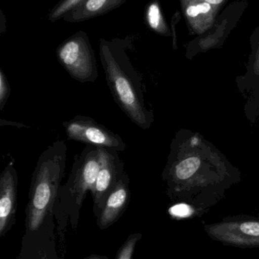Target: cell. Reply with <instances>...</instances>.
I'll use <instances>...</instances> for the list:
<instances>
[{
    "label": "cell",
    "instance_id": "6da1fadb",
    "mask_svg": "<svg viewBox=\"0 0 259 259\" xmlns=\"http://www.w3.org/2000/svg\"><path fill=\"white\" fill-rule=\"evenodd\" d=\"M240 179V170L200 134L175 133L161 174L169 197L199 212L221 200Z\"/></svg>",
    "mask_w": 259,
    "mask_h": 259
},
{
    "label": "cell",
    "instance_id": "7a4b0ae2",
    "mask_svg": "<svg viewBox=\"0 0 259 259\" xmlns=\"http://www.w3.org/2000/svg\"><path fill=\"white\" fill-rule=\"evenodd\" d=\"M127 39H100V56L108 86L116 104L127 118L143 130L155 121L154 112L145 100L143 75L134 68L127 54Z\"/></svg>",
    "mask_w": 259,
    "mask_h": 259
},
{
    "label": "cell",
    "instance_id": "3957f363",
    "mask_svg": "<svg viewBox=\"0 0 259 259\" xmlns=\"http://www.w3.org/2000/svg\"><path fill=\"white\" fill-rule=\"evenodd\" d=\"M67 145L53 142L41 154L32 175L25 209V229L36 231L53 215L59 187L66 167Z\"/></svg>",
    "mask_w": 259,
    "mask_h": 259
},
{
    "label": "cell",
    "instance_id": "277c9868",
    "mask_svg": "<svg viewBox=\"0 0 259 259\" xmlns=\"http://www.w3.org/2000/svg\"><path fill=\"white\" fill-rule=\"evenodd\" d=\"M100 164V147L87 145L80 153L74 156L69 177L66 183L59 187L54 209H80L88 192L93 191Z\"/></svg>",
    "mask_w": 259,
    "mask_h": 259
},
{
    "label": "cell",
    "instance_id": "5b68a950",
    "mask_svg": "<svg viewBox=\"0 0 259 259\" xmlns=\"http://www.w3.org/2000/svg\"><path fill=\"white\" fill-rule=\"evenodd\" d=\"M59 63L71 77L81 83H93L99 76L95 52L83 30L64 40L56 49Z\"/></svg>",
    "mask_w": 259,
    "mask_h": 259
},
{
    "label": "cell",
    "instance_id": "8992f818",
    "mask_svg": "<svg viewBox=\"0 0 259 259\" xmlns=\"http://www.w3.org/2000/svg\"><path fill=\"white\" fill-rule=\"evenodd\" d=\"M248 6V0H237L228 5L219 14L214 25L207 33L198 36L187 44L186 57L191 60L199 53L222 47L238 24Z\"/></svg>",
    "mask_w": 259,
    "mask_h": 259
},
{
    "label": "cell",
    "instance_id": "52a82bcc",
    "mask_svg": "<svg viewBox=\"0 0 259 259\" xmlns=\"http://www.w3.org/2000/svg\"><path fill=\"white\" fill-rule=\"evenodd\" d=\"M212 240L227 246L259 248V218L237 216L204 227Z\"/></svg>",
    "mask_w": 259,
    "mask_h": 259
},
{
    "label": "cell",
    "instance_id": "ba28073f",
    "mask_svg": "<svg viewBox=\"0 0 259 259\" xmlns=\"http://www.w3.org/2000/svg\"><path fill=\"white\" fill-rule=\"evenodd\" d=\"M69 140L97 147L109 148L118 152L125 150L126 143L121 137L94 118L77 115L63 123Z\"/></svg>",
    "mask_w": 259,
    "mask_h": 259
},
{
    "label": "cell",
    "instance_id": "9c48e42d",
    "mask_svg": "<svg viewBox=\"0 0 259 259\" xmlns=\"http://www.w3.org/2000/svg\"><path fill=\"white\" fill-rule=\"evenodd\" d=\"M100 149L101 164L91 192L94 209L97 214L101 211L108 196L126 173L124 161L120 158L118 151L109 148L100 147Z\"/></svg>",
    "mask_w": 259,
    "mask_h": 259
},
{
    "label": "cell",
    "instance_id": "30bf717a",
    "mask_svg": "<svg viewBox=\"0 0 259 259\" xmlns=\"http://www.w3.org/2000/svg\"><path fill=\"white\" fill-rule=\"evenodd\" d=\"M189 33L201 36L214 25L228 0H178Z\"/></svg>",
    "mask_w": 259,
    "mask_h": 259
},
{
    "label": "cell",
    "instance_id": "8fae6325",
    "mask_svg": "<svg viewBox=\"0 0 259 259\" xmlns=\"http://www.w3.org/2000/svg\"><path fill=\"white\" fill-rule=\"evenodd\" d=\"M18 185V172L13 164H8L0 173V239L15 223Z\"/></svg>",
    "mask_w": 259,
    "mask_h": 259
},
{
    "label": "cell",
    "instance_id": "7c38bea8",
    "mask_svg": "<svg viewBox=\"0 0 259 259\" xmlns=\"http://www.w3.org/2000/svg\"><path fill=\"white\" fill-rule=\"evenodd\" d=\"M130 181L128 175L124 174L108 196L98 214L97 224L101 229H106L113 225L127 208L131 199Z\"/></svg>",
    "mask_w": 259,
    "mask_h": 259
},
{
    "label": "cell",
    "instance_id": "4fadbf2b",
    "mask_svg": "<svg viewBox=\"0 0 259 259\" xmlns=\"http://www.w3.org/2000/svg\"><path fill=\"white\" fill-rule=\"evenodd\" d=\"M127 0H83L62 19L68 23H79L106 15L121 7Z\"/></svg>",
    "mask_w": 259,
    "mask_h": 259
},
{
    "label": "cell",
    "instance_id": "5bb4252c",
    "mask_svg": "<svg viewBox=\"0 0 259 259\" xmlns=\"http://www.w3.org/2000/svg\"><path fill=\"white\" fill-rule=\"evenodd\" d=\"M44 223L36 231L25 230L17 259H52L44 240Z\"/></svg>",
    "mask_w": 259,
    "mask_h": 259
},
{
    "label": "cell",
    "instance_id": "9a60e30c",
    "mask_svg": "<svg viewBox=\"0 0 259 259\" xmlns=\"http://www.w3.org/2000/svg\"><path fill=\"white\" fill-rule=\"evenodd\" d=\"M145 21L152 31L160 36H171L170 27L164 18L158 0H151L145 9Z\"/></svg>",
    "mask_w": 259,
    "mask_h": 259
},
{
    "label": "cell",
    "instance_id": "2e32d148",
    "mask_svg": "<svg viewBox=\"0 0 259 259\" xmlns=\"http://www.w3.org/2000/svg\"><path fill=\"white\" fill-rule=\"evenodd\" d=\"M83 1V0H60L49 13V21L56 22L58 20L62 19L65 14L72 10Z\"/></svg>",
    "mask_w": 259,
    "mask_h": 259
},
{
    "label": "cell",
    "instance_id": "e0dca14e",
    "mask_svg": "<svg viewBox=\"0 0 259 259\" xmlns=\"http://www.w3.org/2000/svg\"><path fill=\"white\" fill-rule=\"evenodd\" d=\"M141 238L142 234L139 233L131 234L118 251L115 259H132L136 246Z\"/></svg>",
    "mask_w": 259,
    "mask_h": 259
},
{
    "label": "cell",
    "instance_id": "ac0fdd59",
    "mask_svg": "<svg viewBox=\"0 0 259 259\" xmlns=\"http://www.w3.org/2000/svg\"><path fill=\"white\" fill-rule=\"evenodd\" d=\"M11 94V88L7 77L0 68V112L3 111Z\"/></svg>",
    "mask_w": 259,
    "mask_h": 259
},
{
    "label": "cell",
    "instance_id": "d6986e66",
    "mask_svg": "<svg viewBox=\"0 0 259 259\" xmlns=\"http://www.w3.org/2000/svg\"><path fill=\"white\" fill-rule=\"evenodd\" d=\"M176 208H171L170 209V214L175 217H190L192 214L198 212L194 208L187 205V204H179V205H177Z\"/></svg>",
    "mask_w": 259,
    "mask_h": 259
},
{
    "label": "cell",
    "instance_id": "ffe728a7",
    "mask_svg": "<svg viewBox=\"0 0 259 259\" xmlns=\"http://www.w3.org/2000/svg\"><path fill=\"white\" fill-rule=\"evenodd\" d=\"M181 12L177 11L171 18V36H173V49L175 50H178V39H177L176 25L181 21Z\"/></svg>",
    "mask_w": 259,
    "mask_h": 259
},
{
    "label": "cell",
    "instance_id": "44dd1931",
    "mask_svg": "<svg viewBox=\"0 0 259 259\" xmlns=\"http://www.w3.org/2000/svg\"><path fill=\"white\" fill-rule=\"evenodd\" d=\"M6 126L18 127V128H22V127L28 128L29 127L25 125V124H21V123L13 122V121H7V120H3L0 118V127H6Z\"/></svg>",
    "mask_w": 259,
    "mask_h": 259
},
{
    "label": "cell",
    "instance_id": "7402d4cb",
    "mask_svg": "<svg viewBox=\"0 0 259 259\" xmlns=\"http://www.w3.org/2000/svg\"><path fill=\"white\" fill-rule=\"evenodd\" d=\"M7 21H6V16L3 13L2 9H0V33H5L7 29Z\"/></svg>",
    "mask_w": 259,
    "mask_h": 259
},
{
    "label": "cell",
    "instance_id": "603a6c76",
    "mask_svg": "<svg viewBox=\"0 0 259 259\" xmlns=\"http://www.w3.org/2000/svg\"><path fill=\"white\" fill-rule=\"evenodd\" d=\"M85 259H108V258L105 256H101V255H91V256L88 257V258H87Z\"/></svg>",
    "mask_w": 259,
    "mask_h": 259
}]
</instances>
